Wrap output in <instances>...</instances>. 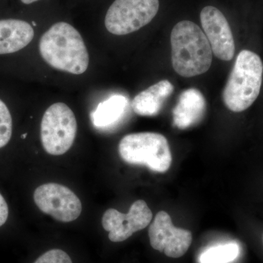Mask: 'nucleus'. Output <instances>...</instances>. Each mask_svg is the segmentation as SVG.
Returning <instances> with one entry per match:
<instances>
[{
  "label": "nucleus",
  "mask_w": 263,
  "mask_h": 263,
  "mask_svg": "<svg viewBox=\"0 0 263 263\" xmlns=\"http://www.w3.org/2000/svg\"><path fill=\"white\" fill-rule=\"evenodd\" d=\"M39 50L45 62L56 70L81 75L89 67L84 40L75 27L66 22L53 24L43 34Z\"/></svg>",
  "instance_id": "1"
},
{
  "label": "nucleus",
  "mask_w": 263,
  "mask_h": 263,
  "mask_svg": "<svg viewBox=\"0 0 263 263\" xmlns=\"http://www.w3.org/2000/svg\"><path fill=\"white\" fill-rule=\"evenodd\" d=\"M174 70L185 78L205 73L212 65V51L205 33L194 22L182 21L171 34Z\"/></svg>",
  "instance_id": "2"
},
{
  "label": "nucleus",
  "mask_w": 263,
  "mask_h": 263,
  "mask_svg": "<svg viewBox=\"0 0 263 263\" xmlns=\"http://www.w3.org/2000/svg\"><path fill=\"white\" fill-rule=\"evenodd\" d=\"M262 75L260 57L249 50L240 51L223 90V102L227 108L235 113L248 109L258 98Z\"/></svg>",
  "instance_id": "3"
},
{
  "label": "nucleus",
  "mask_w": 263,
  "mask_h": 263,
  "mask_svg": "<svg viewBox=\"0 0 263 263\" xmlns=\"http://www.w3.org/2000/svg\"><path fill=\"white\" fill-rule=\"evenodd\" d=\"M119 153L127 163L146 165L157 173H165L172 163L168 141L160 133L145 132L127 135L119 143Z\"/></svg>",
  "instance_id": "4"
},
{
  "label": "nucleus",
  "mask_w": 263,
  "mask_h": 263,
  "mask_svg": "<svg viewBox=\"0 0 263 263\" xmlns=\"http://www.w3.org/2000/svg\"><path fill=\"white\" fill-rule=\"evenodd\" d=\"M77 133L76 116L66 104H53L45 112L41 125L43 148L49 155L60 156L70 150Z\"/></svg>",
  "instance_id": "5"
},
{
  "label": "nucleus",
  "mask_w": 263,
  "mask_h": 263,
  "mask_svg": "<svg viewBox=\"0 0 263 263\" xmlns=\"http://www.w3.org/2000/svg\"><path fill=\"white\" fill-rule=\"evenodd\" d=\"M159 7V0H115L105 15V27L116 35L136 32L153 20Z\"/></svg>",
  "instance_id": "6"
},
{
  "label": "nucleus",
  "mask_w": 263,
  "mask_h": 263,
  "mask_svg": "<svg viewBox=\"0 0 263 263\" xmlns=\"http://www.w3.org/2000/svg\"><path fill=\"white\" fill-rule=\"evenodd\" d=\"M34 201L41 212L62 222L75 221L82 212L80 199L67 186L48 183L36 189Z\"/></svg>",
  "instance_id": "7"
},
{
  "label": "nucleus",
  "mask_w": 263,
  "mask_h": 263,
  "mask_svg": "<svg viewBox=\"0 0 263 263\" xmlns=\"http://www.w3.org/2000/svg\"><path fill=\"white\" fill-rule=\"evenodd\" d=\"M152 248L171 258H179L187 252L193 241L190 230L176 228L164 211L157 213L148 229Z\"/></svg>",
  "instance_id": "8"
},
{
  "label": "nucleus",
  "mask_w": 263,
  "mask_h": 263,
  "mask_svg": "<svg viewBox=\"0 0 263 263\" xmlns=\"http://www.w3.org/2000/svg\"><path fill=\"white\" fill-rule=\"evenodd\" d=\"M152 212L144 200H138L131 205L128 214H123L114 209L104 213L102 224L109 233L112 242H122L136 232L146 228L152 219Z\"/></svg>",
  "instance_id": "9"
},
{
  "label": "nucleus",
  "mask_w": 263,
  "mask_h": 263,
  "mask_svg": "<svg viewBox=\"0 0 263 263\" xmlns=\"http://www.w3.org/2000/svg\"><path fill=\"white\" fill-rule=\"evenodd\" d=\"M200 22L212 53L219 60L230 61L235 54V42L226 16L215 7L206 6L200 13Z\"/></svg>",
  "instance_id": "10"
},
{
  "label": "nucleus",
  "mask_w": 263,
  "mask_h": 263,
  "mask_svg": "<svg viewBox=\"0 0 263 263\" xmlns=\"http://www.w3.org/2000/svg\"><path fill=\"white\" fill-rule=\"evenodd\" d=\"M206 110V102L198 89L191 88L180 95L173 111L174 124L180 129H188L201 122Z\"/></svg>",
  "instance_id": "11"
},
{
  "label": "nucleus",
  "mask_w": 263,
  "mask_h": 263,
  "mask_svg": "<svg viewBox=\"0 0 263 263\" xmlns=\"http://www.w3.org/2000/svg\"><path fill=\"white\" fill-rule=\"evenodd\" d=\"M34 32L32 26L23 20H0V55L21 51L32 42Z\"/></svg>",
  "instance_id": "12"
},
{
  "label": "nucleus",
  "mask_w": 263,
  "mask_h": 263,
  "mask_svg": "<svg viewBox=\"0 0 263 263\" xmlns=\"http://www.w3.org/2000/svg\"><path fill=\"white\" fill-rule=\"evenodd\" d=\"M174 90V85L169 81H161L137 95L132 102V108L142 117H155Z\"/></svg>",
  "instance_id": "13"
},
{
  "label": "nucleus",
  "mask_w": 263,
  "mask_h": 263,
  "mask_svg": "<svg viewBox=\"0 0 263 263\" xmlns=\"http://www.w3.org/2000/svg\"><path fill=\"white\" fill-rule=\"evenodd\" d=\"M128 105L125 97L116 95L99 104L91 114V121L96 127L113 125L122 119Z\"/></svg>",
  "instance_id": "14"
},
{
  "label": "nucleus",
  "mask_w": 263,
  "mask_h": 263,
  "mask_svg": "<svg viewBox=\"0 0 263 263\" xmlns=\"http://www.w3.org/2000/svg\"><path fill=\"white\" fill-rule=\"evenodd\" d=\"M239 247L236 243H226L207 249L200 255V263H228L237 258Z\"/></svg>",
  "instance_id": "15"
},
{
  "label": "nucleus",
  "mask_w": 263,
  "mask_h": 263,
  "mask_svg": "<svg viewBox=\"0 0 263 263\" xmlns=\"http://www.w3.org/2000/svg\"><path fill=\"white\" fill-rule=\"evenodd\" d=\"M13 134V119L8 105L0 98V148L6 146Z\"/></svg>",
  "instance_id": "16"
},
{
  "label": "nucleus",
  "mask_w": 263,
  "mask_h": 263,
  "mask_svg": "<svg viewBox=\"0 0 263 263\" xmlns=\"http://www.w3.org/2000/svg\"><path fill=\"white\" fill-rule=\"evenodd\" d=\"M34 263H72L70 256L61 249H51L38 257Z\"/></svg>",
  "instance_id": "17"
},
{
  "label": "nucleus",
  "mask_w": 263,
  "mask_h": 263,
  "mask_svg": "<svg viewBox=\"0 0 263 263\" xmlns=\"http://www.w3.org/2000/svg\"><path fill=\"white\" fill-rule=\"evenodd\" d=\"M9 209L4 197L0 194V227L3 226L8 220Z\"/></svg>",
  "instance_id": "18"
},
{
  "label": "nucleus",
  "mask_w": 263,
  "mask_h": 263,
  "mask_svg": "<svg viewBox=\"0 0 263 263\" xmlns=\"http://www.w3.org/2000/svg\"><path fill=\"white\" fill-rule=\"evenodd\" d=\"M24 4L29 5L32 4L33 3H35V2L39 1V0H21Z\"/></svg>",
  "instance_id": "19"
}]
</instances>
